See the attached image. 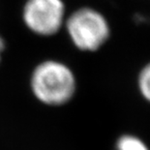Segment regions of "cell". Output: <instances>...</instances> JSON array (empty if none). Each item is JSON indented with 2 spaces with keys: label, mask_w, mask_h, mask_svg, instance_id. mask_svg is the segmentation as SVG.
Instances as JSON below:
<instances>
[{
  "label": "cell",
  "mask_w": 150,
  "mask_h": 150,
  "mask_svg": "<svg viewBox=\"0 0 150 150\" xmlns=\"http://www.w3.org/2000/svg\"><path fill=\"white\" fill-rule=\"evenodd\" d=\"M33 93L41 102L59 106L67 103L76 90L74 74L66 65L57 61H46L38 65L31 79Z\"/></svg>",
  "instance_id": "6da1fadb"
},
{
  "label": "cell",
  "mask_w": 150,
  "mask_h": 150,
  "mask_svg": "<svg viewBox=\"0 0 150 150\" xmlns=\"http://www.w3.org/2000/svg\"><path fill=\"white\" fill-rule=\"evenodd\" d=\"M67 30L75 46L86 52L98 50L110 35L106 18L89 8L79 9L71 15L67 21Z\"/></svg>",
  "instance_id": "7a4b0ae2"
},
{
  "label": "cell",
  "mask_w": 150,
  "mask_h": 150,
  "mask_svg": "<svg viewBox=\"0 0 150 150\" xmlns=\"http://www.w3.org/2000/svg\"><path fill=\"white\" fill-rule=\"evenodd\" d=\"M64 4L61 0H28L23 9L27 27L42 36L53 35L61 27Z\"/></svg>",
  "instance_id": "3957f363"
},
{
  "label": "cell",
  "mask_w": 150,
  "mask_h": 150,
  "mask_svg": "<svg viewBox=\"0 0 150 150\" xmlns=\"http://www.w3.org/2000/svg\"><path fill=\"white\" fill-rule=\"evenodd\" d=\"M117 150H148L147 146L134 136H123L117 142Z\"/></svg>",
  "instance_id": "277c9868"
},
{
  "label": "cell",
  "mask_w": 150,
  "mask_h": 150,
  "mask_svg": "<svg viewBox=\"0 0 150 150\" xmlns=\"http://www.w3.org/2000/svg\"><path fill=\"white\" fill-rule=\"evenodd\" d=\"M140 92L146 100L150 101V64L146 65L140 72L139 78Z\"/></svg>",
  "instance_id": "5b68a950"
},
{
  "label": "cell",
  "mask_w": 150,
  "mask_h": 150,
  "mask_svg": "<svg viewBox=\"0 0 150 150\" xmlns=\"http://www.w3.org/2000/svg\"><path fill=\"white\" fill-rule=\"evenodd\" d=\"M3 50H4V41L0 37V55H1V52H3Z\"/></svg>",
  "instance_id": "8992f818"
}]
</instances>
